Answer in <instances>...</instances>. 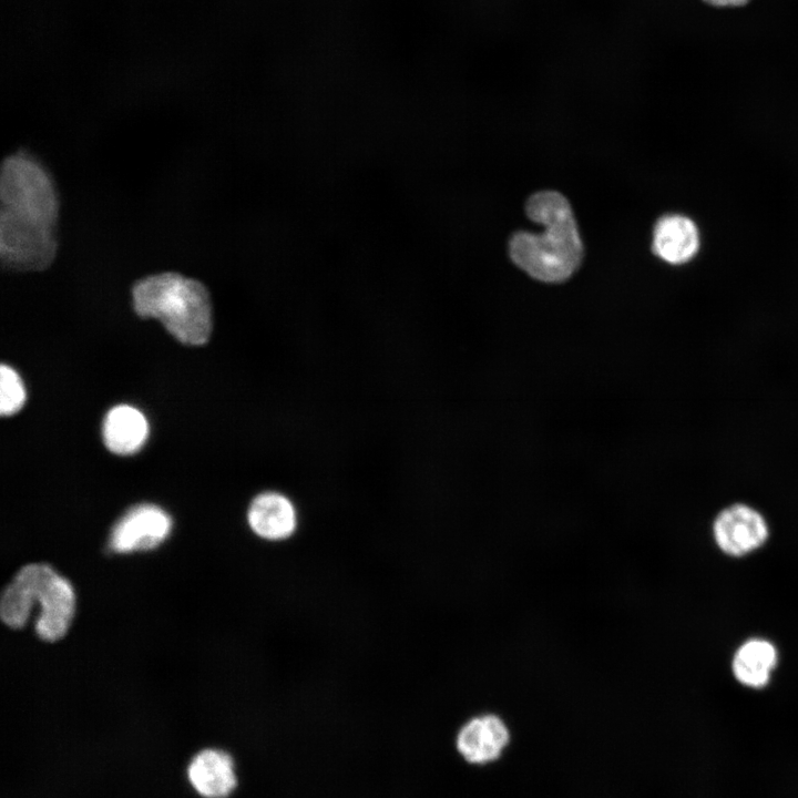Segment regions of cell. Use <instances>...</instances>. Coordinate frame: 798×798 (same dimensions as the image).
<instances>
[{
	"instance_id": "11",
	"label": "cell",
	"mask_w": 798,
	"mask_h": 798,
	"mask_svg": "<svg viewBox=\"0 0 798 798\" xmlns=\"http://www.w3.org/2000/svg\"><path fill=\"white\" fill-rule=\"evenodd\" d=\"M147 433V421L134 407L115 406L104 418L103 441L113 453L122 456L135 453L144 444Z\"/></svg>"
},
{
	"instance_id": "7",
	"label": "cell",
	"mask_w": 798,
	"mask_h": 798,
	"mask_svg": "<svg viewBox=\"0 0 798 798\" xmlns=\"http://www.w3.org/2000/svg\"><path fill=\"white\" fill-rule=\"evenodd\" d=\"M171 526L170 516L161 508L140 504L131 508L114 524L109 546L120 553L150 550L167 538Z\"/></svg>"
},
{
	"instance_id": "4",
	"label": "cell",
	"mask_w": 798,
	"mask_h": 798,
	"mask_svg": "<svg viewBox=\"0 0 798 798\" xmlns=\"http://www.w3.org/2000/svg\"><path fill=\"white\" fill-rule=\"evenodd\" d=\"M35 601L40 604L35 624L39 637L49 642L61 638L74 613L75 597L70 582L47 564L23 566L2 593V621L12 628L22 627Z\"/></svg>"
},
{
	"instance_id": "8",
	"label": "cell",
	"mask_w": 798,
	"mask_h": 798,
	"mask_svg": "<svg viewBox=\"0 0 798 798\" xmlns=\"http://www.w3.org/2000/svg\"><path fill=\"white\" fill-rule=\"evenodd\" d=\"M187 776L193 788L205 798H228L239 782L233 756L215 748L198 753L188 765Z\"/></svg>"
},
{
	"instance_id": "9",
	"label": "cell",
	"mask_w": 798,
	"mask_h": 798,
	"mask_svg": "<svg viewBox=\"0 0 798 798\" xmlns=\"http://www.w3.org/2000/svg\"><path fill=\"white\" fill-rule=\"evenodd\" d=\"M250 530L260 539L279 542L289 539L298 524L291 500L283 493L266 491L256 495L247 511Z\"/></svg>"
},
{
	"instance_id": "3",
	"label": "cell",
	"mask_w": 798,
	"mask_h": 798,
	"mask_svg": "<svg viewBox=\"0 0 798 798\" xmlns=\"http://www.w3.org/2000/svg\"><path fill=\"white\" fill-rule=\"evenodd\" d=\"M133 307L143 318H156L178 341L204 345L212 332L208 290L197 279L165 272L139 279L132 287Z\"/></svg>"
},
{
	"instance_id": "6",
	"label": "cell",
	"mask_w": 798,
	"mask_h": 798,
	"mask_svg": "<svg viewBox=\"0 0 798 798\" xmlns=\"http://www.w3.org/2000/svg\"><path fill=\"white\" fill-rule=\"evenodd\" d=\"M769 529L764 515L746 503H734L723 509L713 523V535L718 548L728 555L741 556L764 544Z\"/></svg>"
},
{
	"instance_id": "14",
	"label": "cell",
	"mask_w": 798,
	"mask_h": 798,
	"mask_svg": "<svg viewBox=\"0 0 798 798\" xmlns=\"http://www.w3.org/2000/svg\"><path fill=\"white\" fill-rule=\"evenodd\" d=\"M753 0H700L702 3L718 10H734L748 6Z\"/></svg>"
},
{
	"instance_id": "12",
	"label": "cell",
	"mask_w": 798,
	"mask_h": 798,
	"mask_svg": "<svg viewBox=\"0 0 798 798\" xmlns=\"http://www.w3.org/2000/svg\"><path fill=\"white\" fill-rule=\"evenodd\" d=\"M776 664L775 646L766 640L753 638L737 649L732 667L739 683L751 688H761L768 684Z\"/></svg>"
},
{
	"instance_id": "2",
	"label": "cell",
	"mask_w": 798,
	"mask_h": 798,
	"mask_svg": "<svg viewBox=\"0 0 798 798\" xmlns=\"http://www.w3.org/2000/svg\"><path fill=\"white\" fill-rule=\"evenodd\" d=\"M529 218L542 224V234L516 232L509 242V253L516 266L544 283H561L579 268L583 244L567 200L554 191H542L529 197Z\"/></svg>"
},
{
	"instance_id": "10",
	"label": "cell",
	"mask_w": 798,
	"mask_h": 798,
	"mask_svg": "<svg viewBox=\"0 0 798 798\" xmlns=\"http://www.w3.org/2000/svg\"><path fill=\"white\" fill-rule=\"evenodd\" d=\"M652 248L657 257L668 264H685L698 252V229L686 216L679 214L663 216L655 225Z\"/></svg>"
},
{
	"instance_id": "5",
	"label": "cell",
	"mask_w": 798,
	"mask_h": 798,
	"mask_svg": "<svg viewBox=\"0 0 798 798\" xmlns=\"http://www.w3.org/2000/svg\"><path fill=\"white\" fill-rule=\"evenodd\" d=\"M513 743L509 723L498 713L482 712L460 723L452 735L457 757L472 769L483 770L504 759Z\"/></svg>"
},
{
	"instance_id": "1",
	"label": "cell",
	"mask_w": 798,
	"mask_h": 798,
	"mask_svg": "<svg viewBox=\"0 0 798 798\" xmlns=\"http://www.w3.org/2000/svg\"><path fill=\"white\" fill-rule=\"evenodd\" d=\"M0 256L13 270H43L58 252L60 198L43 163L27 151L8 155L0 175Z\"/></svg>"
},
{
	"instance_id": "13",
	"label": "cell",
	"mask_w": 798,
	"mask_h": 798,
	"mask_svg": "<svg viewBox=\"0 0 798 798\" xmlns=\"http://www.w3.org/2000/svg\"><path fill=\"white\" fill-rule=\"evenodd\" d=\"M25 401V390L19 375L9 366L0 368V412L11 416L18 412Z\"/></svg>"
}]
</instances>
